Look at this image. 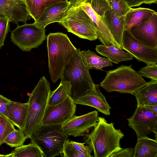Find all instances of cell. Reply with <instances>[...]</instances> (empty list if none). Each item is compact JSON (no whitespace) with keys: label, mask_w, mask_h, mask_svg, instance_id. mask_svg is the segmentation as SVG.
Returning a JSON list of instances; mask_svg holds the SVG:
<instances>
[{"label":"cell","mask_w":157,"mask_h":157,"mask_svg":"<svg viewBox=\"0 0 157 157\" xmlns=\"http://www.w3.org/2000/svg\"><path fill=\"white\" fill-rule=\"evenodd\" d=\"M101 17L114 40L122 49L123 36L125 30V16H117L112 11L109 6V9Z\"/></svg>","instance_id":"cell-17"},{"label":"cell","mask_w":157,"mask_h":157,"mask_svg":"<svg viewBox=\"0 0 157 157\" xmlns=\"http://www.w3.org/2000/svg\"><path fill=\"white\" fill-rule=\"evenodd\" d=\"M76 104L93 107L106 115L110 114L111 107L101 92L98 84H94L93 88L85 95L75 101Z\"/></svg>","instance_id":"cell-16"},{"label":"cell","mask_w":157,"mask_h":157,"mask_svg":"<svg viewBox=\"0 0 157 157\" xmlns=\"http://www.w3.org/2000/svg\"><path fill=\"white\" fill-rule=\"evenodd\" d=\"M69 142L77 150L85 155L86 157L93 156L91 155L92 151L91 148L89 145H85V143H80L72 141H69Z\"/></svg>","instance_id":"cell-35"},{"label":"cell","mask_w":157,"mask_h":157,"mask_svg":"<svg viewBox=\"0 0 157 157\" xmlns=\"http://www.w3.org/2000/svg\"><path fill=\"white\" fill-rule=\"evenodd\" d=\"M89 70L80 49H77L66 66L60 79L70 82L71 97L74 101L88 94L93 87L94 83Z\"/></svg>","instance_id":"cell-3"},{"label":"cell","mask_w":157,"mask_h":157,"mask_svg":"<svg viewBox=\"0 0 157 157\" xmlns=\"http://www.w3.org/2000/svg\"><path fill=\"white\" fill-rule=\"evenodd\" d=\"M80 1L81 8L92 20L98 39L101 43L106 46H113L121 49L114 40L101 17L97 14L91 8L90 0Z\"/></svg>","instance_id":"cell-14"},{"label":"cell","mask_w":157,"mask_h":157,"mask_svg":"<svg viewBox=\"0 0 157 157\" xmlns=\"http://www.w3.org/2000/svg\"><path fill=\"white\" fill-rule=\"evenodd\" d=\"M45 28L34 23L18 25L11 32V41L24 51L29 52L37 48L47 38Z\"/></svg>","instance_id":"cell-8"},{"label":"cell","mask_w":157,"mask_h":157,"mask_svg":"<svg viewBox=\"0 0 157 157\" xmlns=\"http://www.w3.org/2000/svg\"><path fill=\"white\" fill-rule=\"evenodd\" d=\"M60 155L62 157H86L85 155L77 150L70 144L69 140H67L64 144Z\"/></svg>","instance_id":"cell-32"},{"label":"cell","mask_w":157,"mask_h":157,"mask_svg":"<svg viewBox=\"0 0 157 157\" xmlns=\"http://www.w3.org/2000/svg\"><path fill=\"white\" fill-rule=\"evenodd\" d=\"M145 106L152 112L157 113V105H149Z\"/></svg>","instance_id":"cell-39"},{"label":"cell","mask_w":157,"mask_h":157,"mask_svg":"<svg viewBox=\"0 0 157 157\" xmlns=\"http://www.w3.org/2000/svg\"><path fill=\"white\" fill-rule=\"evenodd\" d=\"M76 108V104L70 96L55 105H47L42 125H62L75 115Z\"/></svg>","instance_id":"cell-10"},{"label":"cell","mask_w":157,"mask_h":157,"mask_svg":"<svg viewBox=\"0 0 157 157\" xmlns=\"http://www.w3.org/2000/svg\"><path fill=\"white\" fill-rule=\"evenodd\" d=\"M10 18L6 16H0V48L4 45L8 33L10 31Z\"/></svg>","instance_id":"cell-31"},{"label":"cell","mask_w":157,"mask_h":157,"mask_svg":"<svg viewBox=\"0 0 157 157\" xmlns=\"http://www.w3.org/2000/svg\"><path fill=\"white\" fill-rule=\"evenodd\" d=\"M71 85L68 81H61L58 87L51 91L49 98L48 106L55 105L64 101L71 95Z\"/></svg>","instance_id":"cell-26"},{"label":"cell","mask_w":157,"mask_h":157,"mask_svg":"<svg viewBox=\"0 0 157 157\" xmlns=\"http://www.w3.org/2000/svg\"><path fill=\"white\" fill-rule=\"evenodd\" d=\"M156 13L155 11L149 8H131L125 16V30L130 31L132 27L144 23Z\"/></svg>","instance_id":"cell-21"},{"label":"cell","mask_w":157,"mask_h":157,"mask_svg":"<svg viewBox=\"0 0 157 157\" xmlns=\"http://www.w3.org/2000/svg\"><path fill=\"white\" fill-rule=\"evenodd\" d=\"M147 82L132 68V65H122L114 70L106 71L100 85L109 93L116 91L133 95L135 91Z\"/></svg>","instance_id":"cell-5"},{"label":"cell","mask_w":157,"mask_h":157,"mask_svg":"<svg viewBox=\"0 0 157 157\" xmlns=\"http://www.w3.org/2000/svg\"><path fill=\"white\" fill-rule=\"evenodd\" d=\"M133 157H157V140L147 136L137 138Z\"/></svg>","instance_id":"cell-22"},{"label":"cell","mask_w":157,"mask_h":157,"mask_svg":"<svg viewBox=\"0 0 157 157\" xmlns=\"http://www.w3.org/2000/svg\"><path fill=\"white\" fill-rule=\"evenodd\" d=\"M9 119L14 125L22 131L24 129L27 117L28 103H21L11 101L7 105Z\"/></svg>","instance_id":"cell-19"},{"label":"cell","mask_w":157,"mask_h":157,"mask_svg":"<svg viewBox=\"0 0 157 157\" xmlns=\"http://www.w3.org/2000/svg\"><path fill=\"white\" fill-rule=\"evenodd\" d=\"M130 32L142 44L153 49H157V12L144 23L132 27Z\"/></svg>","instance_id":"cell-12"},{"label":"cell","mask_w":157,"mask_h":157,"mask_svg":"<svg viewBox=\"0 0 157 157\" xmlns=\"http://www.w3.org/2000/svg\"><path fill=\"white\" fill-rule=\"evenodd\" d=\"M137 105H157V80H151L133 94Z\"/></svg>","instance_id":"cell-20"},{"label":"cell","mask_w":157,"mask_h":157,"mask_svg":"<svg viewBox=\"0 0 157 157\" xmlns=\"http://www.w3.org/2000/svg\"><path fill=\"white\" fill-rule=\"evenodd\" d=\"M97 52L107 58L112 63L118 64L124 61L132 59L133 57L128 53L125 52L122 49L111 46L97 45L95 48Z\"/></svg>","instance_id":"cell-23"},{"label":"cell","mask_w":157,"mask_h":157,"mask_svg":"<svg viewBox=\"0 0 157 157\" xmlns=\"http://www.w3.org/2000/svg\"><path fill=\"white\" fill-rule=\"evenodd\" d=\"M122 49L126 51L138 62L144 63L147 65L157 63V49L142 44L127 30H124L123 33Z\"/></svg>","instance_id":"cell-11"},{"label":"cell","mask_w":157,"mask_h":157,"mask_svg":"<svg viewBox=\"0 0 157 157\" xmlns=\"http://www.w3.org/2000/svg\"><path fill=\"white\" fill-rule=\"evenodd\" d=\"M15 129L14 125L9 119L0 114V146L9 135Z\"/></svg>","instance_id":"cell-30"},{"label":"cell","mask_w":157,"mask_h":157,"mask_svg":"<svg viewBox=\"0 0 157 157\" xmlns=\"http://www.w3.org/2000/svg\"><path fill=\"white\" fill-rule=\"evenodd\" d=\"M27 138L23 131L18 128L9 135L4 143L11 147H17L23 145Z\"/></svg>","instance_id":"cell-28"},{"label":"cell","mask_w":157,"mask_h":157,"mask_svg":"<svg viewBox=\"0 0 157 157\" xmlns=\"http://www.w3.org/2000/svg\"><path fill=\"white\" fill-rule=\"evenodd\" d=\"M51 91L50 83L43 76L30 95L28 101V113L23 131L28 138L42 125Z\"/></svg>","instance_id":"cell-4"},{"label":"cell","mask_w":157,"mask_h":157,"mask_svg":"<svg viewBox=\"0 0 157 157\" xmlns=\"http://www.w3.org/2000/svg\"><path fill=\"white\" fill-rule=\"evenodd\" d=\"M157 0H143V3L149 5L153 3H157Z\"/></svg>","instance_id":"cell-40"},{"label":"cell","mask_w":157,"mask_h":157,"mask_svg":"<svg viewBox=\"0 0 157 157\" xmlns=\"http://www.w3.org/2000/svg\"><path fill=\"white\" fill-rule=\"evenodd\" d=\"M113 122L107 123L103 117L98 121L92 132L84 134L85 143L90 146L95 157H110L113 153L123 149L120 141L124 136L120 129H116Z\"/></svg>","instance_id":"cell-1"},{"label":"cell","mask_w":157,"mask_h":157,"mask_svg":"<svg viewBox=\"0 0 157 157\" xmlns=\"http://www.w3.org/2000/svg\"><path fill=\"white\" fill-rule=\"evenodd\" d=\"M27 10L31 17L36 21L44 10L57 2H67L68 0H25Z\"/></svg>","instance_id":"cell-24"},{"label":"cell","mask_w":157,"mask_h":157,"mask_svg":"<svg viewBox=\"0 0 157 157\" xmlns=\"http://www.w3.org/2000/svg\"><path fill=\"white\" fill-rule=\"evenodd\" d=\"M134 148L131 147L122 149L112 154L110 157H133Z\"/></svg>","instance_id":"cell-36"},{"label":"cell","mask_w":157,"mask_h":157,"mask_svg":"<svg viewBox=\"0 0 157 157\" xmlns=\"http://www.w3.org/2000/svg\"><path fill=\"white\" fill-rule=\"evenodd\" d=\"M0 16H7L17 25L19 21L26 24L31 17L25 0H0Z\"/></svg>","instance_id":"cell-15"},{"label":"cell","mask_w":157,"mask_h":157,"mask_svg":"<svg viewBox=\"0 0 157 157\" xmlns=\"http://www.w3.org/2000/svg\"><path fill=\"white\" fill-rule=\"evenodd\" d=\"M10 101V100L0 95V114L8 119L9 117L7 109V105Z\"/></svg>","instance_id":"cell-37"},{"label":"cell","mask_w":157,"mask_h":157,"mask_svg":"<svg viewBox=\"0 0 157 157\" xmlns=\"http://www.w3.org/2000/svg\"><path fill=\"white\" fill-rule=\"evenodd\" d=\"M81 53L89 69L102 70L104 67L113 65L108 58L100 57L89 49L81 51Z\"/></svg>","instance_id":"cell-25"},{"label":"cell","mask_w":157,"mask_h":157,"mask_svg":"<svg viewBox=\"0 0 157 157\" xmlns=\"http://www.w3.org/2000/svg\"><path fill=\"white\" fill-rule=\"evenodd\" d=\"M68 137L62 125H42L29 138L40 148L44 157H54L61 153Z\"/></svg>","instance_id":"cell-7"},{"label":"cell","mask_w":157,"mask_h":157,"mask_svg":"<svg viewBox=\"0 0 157 157\" xmlns=\"http://www.w3.org/2000/svg\"><path fill=\"white\" fill-rule=\"evenodd\" d=\"M68 2L59 23L80 38L90 41L96 40L97 35L92 20L81 8L80 0H70Z\"/></svg>","instance_id":"cell-6"},{"label":"cell","mask_w":157,"mask_h":157,"mask_svg":"<svg viewBox=\"0 0 157 157\" xmlns=\"http://www.w3.org/2000/svg\"><path fill=\"white\" fill-rule=\"evenodd\" d=\"M127 120L128 125L134 131L137 138L147 136L153 132L157 140V113L145 105H137L133 115Z\"/></svg>","instance_id":"cell-9"},{"label":"cell","mask_w":157,"mask_h":157,"mask_svg":"<svg viewBox=\"0 0 157 157\" xmlns=\"http://www.w3.org/2000/svg\"><path fill=\"white\" fill-rule=\"evenodd\" d=\"M2 156L1 155H0V157H1Z\"/></svg>","instance_id":"cell-41"},{"label":"cell","mask_w":157,"mask_h":157,"mask_svg":"<svg viewBox=\"0 0 157 157\" xmlns=\"http://www.w3.org/2000/svg\"><path fill=\"white\" fill-rule=\"evenodd\" d=\"M131 7L139 6L143 3V0H125Z\"/></svg>","instance_id":"cell-38"},{"label":"cell","mask_w":157,"mask_h":157,"mask_svg":"<svg viewBox=\"0 0 157 157\" xmlns=\"http://www.w3.org/2000/svg\"><path fill=\"white\" fill-rule=\"evenodd\" d=\"M112 11L119 17L125 16L132 7L125 0H107Z\"/></svg>","instance_id":"cell-29"},{"label":"cell","mask_w":157,"mask_h":157,"mask_svg":"<svg viewBox=\"0 0 157 157\" xmlns=\"http://www.w3.org/2000/svg\"><path fill=\"white\" fill-rule=\"evenodd\" d=\"M98 117L96 110L79 116L75 115L62 125V128L68 136H83L88 130L95 125L98 121Z\"/></svg>","instance_id":"cell-13"},{"label":"cell","mask_w":157,"mask_h":157,"mask_svg":"<svg viewBox=\"0 0 157 157\" xmlns=\"http://www.w3.org/2000/svg\"><path fill=\"white\" fill-rule=\"evenodd\" d=\"M10 154L11 157H44L40 148L32 142L16 147Z\"/></svg>","instance_id":"cell-27"},{"label":"cell","mask_w":157,"mask_h":157,"mask_svg":"<svg viewBox=\"0 0 157 157\" xmlns=\"http://www.w3.org/2000/svg\"><path fill=\"white\" fill-rule=\"evenodd\" d=\"M49 73L55 83L60 79L64 69L77 49L67 34L50 33L47 36Z\"/></svg>","instance_id":"cell-2"},{"label":"cell","mask_w":157,"mask_h":157,"mask_svg":"<svg viewBox=\"0 0 157 157\" xmlns=\"http://www.w3.org/2000/svg\"><path fill=\"white\" fill-rule=\"evenodd\" d=\"M137 72L142 77L149 78L151 80H157V64L147 65L140 68Z\"/></svg>","instance_id":"cell-34"},{"label":"cell","mask_w":157,"mask_h":157,"mask_svg":"<svg viewBox=\"0 0 157 157\" xmlns=\"http://www.w3.org/2000/svg\"><path fill=\"white\" fill-rule=\"evenodd\" d=\"M68 4V1L60 2L49 6L34 23L40 28H45L50 24L59 22L63 17Z\"/></svg>","instance_id":"cell-18"},{"label":"cell","mask_w":157,"mask_h":157,"mask_svg":"<svg viewBox=\"0 0 157 157\" xmlns=\"http://www.w3.org/2000/svg\"><path fill=\"white\" fill-rule=\"evenodd\" d=\"M90 3L94 11L100 17L109 7L107 0H90Z\"/></svg>","instance_id":"cell-33"}]
</instances>
